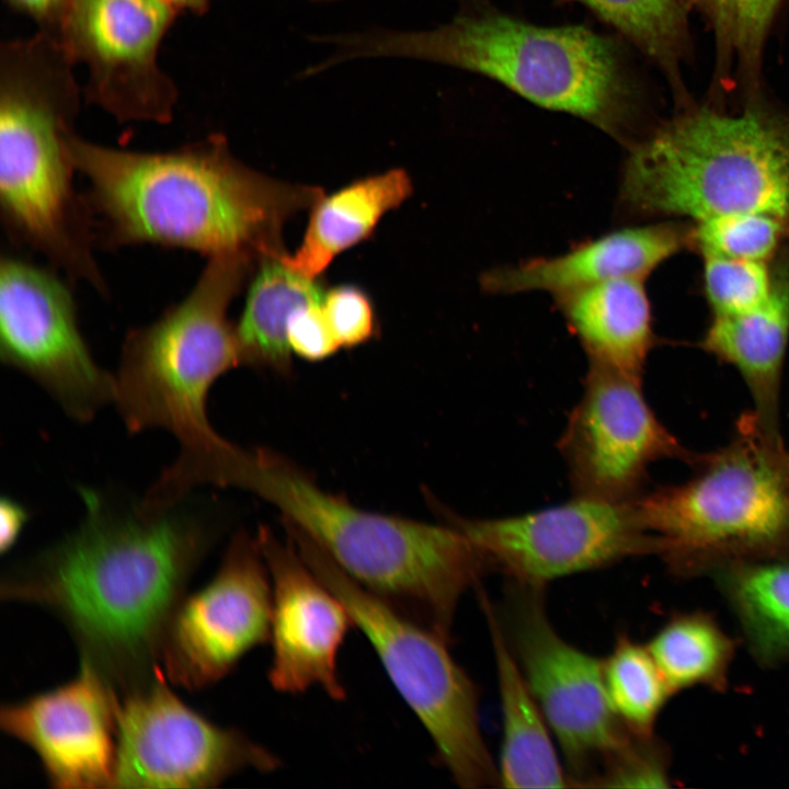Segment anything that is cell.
Listing matches in <instances>:
<instances>
[{
    "mask_svg": "<svg viewBox=\"0 0 789 789\" xmlns=\"http://www.w3.org/2000/svg\"><path fill=\"white\" fill-rule=\"evenodd\" d=\"M178 14L164 0H71L54 36L85 66L87 101L118 122L165 124L178 90L158 53Z\"/></svg>",
    "mask_w": 789,
    "mask_h": 789,
    "instance_id": "14",
    "label": "cell"
},
{
    "mask_svg": "<svg viewBox=\"0 0 789 789\" xmlns=\"http://www.w3.org/2000/svg\"><path fill=\"white\" fill-rule=\"evenodd\" d=\"M629 145L625 210L691 224L752 215L789 222V114L757 96L735 114L685 106Z\"/></svg>",
    "mask_w": 789,
    "mask_h": 789,
    "instance_id": "7",
    "label": "cell"
},
{
    "mask_svg": "<svg viewBox=\"0 0 789 789\" xmlns=\"http://www.w3.org/2000/svg\"><path fill=\"white\" fill-rule=\"evenodd\" d=\"M707 16L714 35L718 84L735 69L756 96L768 31L780 0H693Z\"/></svg>",
    "mask_w": 789,
    "mask_h": 789,
    "instance_id": "28",
    "label": "cell"
},
{
    "mask_svg": "<svg viewBox=\"0 0 789 789\" xmlns=\"http://www.w3.org/2000/svg\"><path fill=\"white\" fill-rule=\"evenodd\" d=\"M702 258V288L712 315H739L769 296L771 261L707 254Z\"/></svg>",
    "mask_w": 789,
    "mask_h": 789,
    "instance_id": "31",
    "label": "cell"
},
{
    "mask_svg": "<svg viewBox=\"0 0 789 789\" xmlns=\"http://www.w3.org/2000/svg\"><path fill=\"white\" fill-rule=\"evenodd\" d=\"M322 308L341 347H355L377 333V321L370 299L353 285H341L325 291Z\"/></svg>",
    "mask_w": 789,
    "mask_h": 789,
    "instance_id": "33",
    "label": "cell"
},
{
    "mask_svg": "<svg viewBox=\"0 0 789 789\" xmlns=\"http://www.w3.org/2000/svg\"><path fill=\"white\" fill-rule=\"evenodd\" d=\"M256 538L272 582L271 685L287 694L319 686L332 699L343 700L336 659L354 625L346 607L290 538L284 544L267 527H260Z\"/></svg>",
    "mask_w": 789,
    "mask_h": 789,
    "instance_id": "17",
    "label": "cell"
},
{
    "mask_svg": "<svg viewBox=\"0 0 789 789\" xmlns=\"http://www.w3.org/2000/svg\"><path fill=\"white\" fill-rule=\"evenodd\" d=\"M69 149L88 183L84 197L103 248L155 244L208 258L279 254L284 224L324 195L319 186L245 165L220 134L159 152L112 148L75 134Z\"/></svg>",
    "mask_w": 789,
    "mask_h": 789,
    "instance_id": "2",
    "label": "cell"
},
{
    "mask_svg": "<svg viewBox=\"0 0 789 789\" xmlns=\"http://www.w3.org/2000/svg\"><path fill=\"white\" fill-rule=\"evenodd\" d=\"M558 448L572 495L609 502L637 500L652 464L679 459L691 465L698 456L656 418L642 380L595 367L586 371Z\"/></svg>",
    "mask_w": 789,
    "mask_h": 789,
    "instance_id": "15",
    "label": "cell"
},
{
    "mask_svg": "<svg viewBox=\"0 0 789 789\" xmlns=\"http://www.w3.org/2000/svg\"><path fill=\"white\" fill-rule=\"evenodd\" d=\"M619 30L654 60L668 79L677 101L688 102L681 61L688 46L683 0H578Z\"/></svg>",
    "mask_w": 789,
    "mask_h": 789,
    "instance_id": "27",
    "label": "cell"
},
{
    "mask_svg": "<svg viewBox=\"0 0 789 789\" xmlns=\"http://www.w3.org/2000/svg\"><path fill=\"white\" fill-rule=\"evenodd\" d=\"M693 235L694 226L687 220L621 228L559 255L492 268L480 282L490 294L545 291L556 298L618 278L647 279L671 256L691 249Z\"/></svg>",
    "mask_w": 789,
    "mask_h": 789,
    "instance_id": "19",
    "label": "cell"
},
{
    "mask_svg": "<svg viewBox=\"0 0 789 789\" xmlns=\"http://www.w3.org/2000/svg\"><path fill=\"white\" fill-rule=\"evenodd\" d=\"M786 459H787V462H788V465H789V450H786Z\"/></svg>",
    "mask_w": 789,
    "mask_h": 789,
    "instance_id": "38",
    "label": "cell"
},
{
    "mask_svg": "<svg viewBox=\"0 0 789 789\" xmlns=\"http://www.w3.org/2000/svg\"><path fill=\"white\" fill-rule=\"evenodd\" d=\"M287 342L291 353L319 362L332 356L341 346L322 308V301L298 309L289 320Z\"/></svg>",
    "mask_w": 789,
    "mask_h": 789,
    "instance_id": "34",
    "label": "cell"
},
{
    "mask_svg": "<svg viewBox=\"0 0 789 789\" xmlns=\"http://www.w3.org/2000/svg\"><path fill=\"white\" fill-rule=\"evenodd\" d=\"M336 45L340 61L409 57L478 72L631 142L638 103L621 56L609 38L583 26H537L479 11L428 31L362 33Z\"/></svg>",
    "mask_w": 789,
    "mask_h": 789,
    "instance_id": "6",
    "label": "cell"
},
{
    "mask_svg": "<svg viewBox=\"0 0 789 789\" xmlns=\"http://www.w3.org/2000/svg\"><path fill=\"white\" fill-rule=\"evenodd\" d=\"M693 247L700 255L770 262L789 238V222L752 215L693 224Z\"/></svg>",
    "mask_w": 789,
    "mask_h": 789,
    "instance_id": "30",
    "label": "cell"
},
{
    "mask_svg": "<svg viewBox=\"0 0 789 789\" xmlns=\"http://www.w3.org/2000/svg\"><path fill=\"white\" fill-rule=\"evenodd\" d=\"M71 0H5L14 11L34 20L39 31L56 35Z\"/></svg>",
    "mask_w": 789,
    "mask_h": 789,
    "instance_id": "35",
    "label": "cell"
},
{
    "mask_svg": "<svg viewBox=\"0 0 789 789\" xmlns=\"http://www.w3.org/2000/svg\"><path fill=\"white\" fill-rule=\"evenodd\" d=\"M73 66L47 32L1 45L0 217L12 242L106 296L93 217L76 190L69 149L80 107Z\"/></svg>",
    "mask_w": 789,
    "mask_h": 789,
    "instance_id": "4",
    "label": "cell"
},
{
    "mask_svg": "<svg viewBox=\"0 0 789 789\" xmlns=\"http://www.w3.org/2000/svg\"><path fill=\"white\" fill-rule=\"evenodd\" d=\"M412 194L402 169L367 176L323 195L312 207L300 245L282 261L309 278H319L341 252L368 238L388 211Z\"/></svg>",
    "mask_w": 789,
    "mask_h": 789,
    "instance_id": "23",
    "label": "cell"
},
{
    "mask_svg": "<svg viewBox=\"0 0 789 789\" xmlns=\"http://www.w3.org/2000/svg\"><path fill=\"white\" fill-rule=\"evenodd\" d=\"M282 254L258 259L244 308L235 327L242 365L288 377L293 368L287 342L289 320L298 309L321 302L327 289L319 278H309L288 267Z\"/></svg>",
    "mask_w": 789,
    "mask_h": 789,
    "instance_id": "24",
    "label": "cell"
},
{
    "mask_svg": "<svg viewBox=\"0 0 789 789\" xmlns=\"http://www.w3.org/2000/svg\"><path fill=\"white\" fill-rule=\"evenodd\" d=\"M438 511L470 539L489 569L523 586L545 587L559 578L656 556L659 550L656 538L641 523L636 500L573 496L559 505L498 518Z\"/></svg>",
    "mask_w": 789,
    "mask_h": 789,
    "instance_id": "11",
    "label": "cell"
},
{
    "mask_svg": "<svg viewBox=\"0 0 789 789\" xmlns=\"http://www.w3.org/2000/svg\"><path fill=\"white\" fill-rule=\"evenodd\" d=\"M647 647L673 695L693 687L727 688L735 642L710 614L674 615Z\"/></svg>",
    "mask_w": 789,
    "mask_h": 789,
    "instance_id": "26",
    "label": "cell"
},
{
    "mask_svg": "<svg viewBox=\"0 0 789 789\" xmlns=\"http://www.w3.org/2000/svg\"><path fill=\"white\" fill-rule=\"evenodd\" d=\"M258 538L238 531L215 576L184 598L169 626L161 656L165 678L195 690L230 673L244 654L271 638L272 582Z\"/></svg>",
    "mask_w": 789,
    "mask_h": 789,
    "instance_id": "16",
    "label": "cell"
},
{
    "mask_svg": "<svg viewBox=\"0 0 789 789\" xmlns=\"http://www.w3.org/2000/svg\"><path fill=\"white\" fill-rule=\"evenodd\" d=\"M668 781L666 754L653 736H637L609 763L593 786L665 787Z\"/></svg>",
    "mask_w": 789,
    "mask_h": 789,
    "instance_id": "32",
    "label": "cell"
},
{
    "mask_svg": "<svg viewBox=\"0 0 789 789\" xmlns=\"http://www.w3.org/2000/svg\"><path fill=\"white\" fill-rule=\"evenodd\" d=\"M79 526L3 575V599L49 611L68 630L84 664L119 695L162 674L169 626L217 528L202 503L159 512L81 488Z\"/></svg>",
    "mask_w": 789,
    "mask_h": 789,
    "instance_id": "1",
    "label": "cell"
},
{
    "mask_svg": "<svg viewBox=\"0 0 789 789\" xmlns=\"http://www.w3.org/2000/svg\"><path fill=\"white\" fill-rule=\"evenodd\" d=\"M30 515L27 510L11 498H2L0 502V549L2 553L10 550L16 542Z\"/></svg>",
    "mask_w": 789,
    "mask_h": 789,
    "instance_id": "36",
    "label": "cell"
},
{
    "mask_svg": "<svg viewBox=\"0 0 789 789\" xmlns=\"http://www.w3.org/2000/svg\"><path fill=\"white\" fill-rule=\"evenodd\" d=\"M288 536L366 636L453 780L467 789L500 785L481 731L477 686L450 655L449 642L366 590L299 528L289 527Z\"/></svg>",
    "mask_w": 789,
    "mask_h": 789,
    "instance_id": "9",
    "label": "cell"
},
{
    "mask_svg": "<svg viewBox=\"0 0 789 789\" xmlns=\"http://www.w3.org/2000/svg\"><path fill=\"white\" fill-rule=\"evenodd\" d=\"M786 450L746 412L727 445L697 456L688 480L636 500L643 527L659 542L658 557L674 574L789 557Z\"/></svg>",
    "mask_w": 789,
    "mask_h": 789,
    "instance_id": "8",
    "label": "cell"
},
{
    "mask_svg": "<svg viewBox=\"0 0 789 789\" xmlns=\"http://www.w3.org/2000/svg\"><path fill=\"white\" fill-rule=\"evenodd\" d=\"M119 695L80 664L70 682L2 706V730L39 757L50 785L62 789L114 786Z\"/></svg>",
    "mask_w": 789,
    "mask_h": 789,
    "instance_id": "18",
    "label": "cell"
},
{
    "mask_svg": "<svg viewBox=\"0 0 789 789\" xmlns=\"http://www.w3.org/2000/svg\"><path fill=\"white\" fill-rule=\"evenodd\" d=\"M645 279L618 278L556 297L588 367L642 380L656 344Z\"/></svg>",
    "mask_w": 789,
    "mask_h": 789,
    "instance_id": "21",
    "label": "cell"
},
{
    "mask_svg": "<svg viewBox=\"0 0 789 789\" xmlns=\"http://www.w3.org/2000/svg\"><path fill=\"white\" fill-rule=\"evenodd\" d=\"M789 342V241L771 260L767 299L739 315H712L700 340L701 350L734 367L754 403L766 434L780 435V388Z\"/></svg>",
    "mask_w": 789,
    "mask_h": 789,
    "instance_id": "20",
    "label": "cell"
},
{
    "mask_svg": "<svg viewBox=\"0 0 789 789\" xmlns=\"http://www.w3.org/2000/svg\"><path fill=\"white\" fill-rule=\"evenodd\" d=\"M179 13L191 12L197 15L204 14L209 9V0H164Z\"/></svg>",
    "mask_w": 789,
    "mask_h": 789,
    "instance_id": "37",
    "label": "cell"
},
{
    "mask_svg": "<svg viewBox=\"0 0 789 789\" xmlns=\"http://www.w3.org/2000/svg\"><path fill=\"white\" fill-rule=\"evenodd\" d=\"M254 268L243 252L208 258L181 301L124 339L114 404L130 433L162 428L180 447L139 501L145 511L168 510L204 484L231 487L243 448L213 428L206 403L219 376L242 365L228 309Z\"/></svg>",
    "mask_w": 789,
    "mask_h": 789,
    "instance_id": "3",
    "label": "cell"
},
{
    "mask_svg": "<svg viewBox=\"0 0 789 789\" xmlns=\"http://www.w3.org/2000/svg\"><path fill=\"white\" fill-rule=\"evenodd\" d=\"M512 584L500 621L508 645L570 770L592 786L634 740L607 697L603 660L565 641L548 619L544 587Z\"/></svg>",
    "mask_w": 789,
    "mask_h": 789,
    "instance_id": "10",
    "label": "cell"
},
{
    "mask_svg": "<svg viewBox=\"0 0 789 789\" xmlns=\"http://www.w3.org/2000/svg\"><path fill=\"white\" fill-rule=\"evenodd\" d=\"M495 662L503 740L498 765L506 788H561L569 777L554 748L551 731L508 645L499 615L478 587Z\"/></svg>",
    "mask_w": 789,
    "mask_h": 789,
    "instance_id": "22",
    "label": "cell"
},
{
    "mask_svg": "<svg viewBox=\"0 0 789 789\" xmlns=\"http://www.w3.org/2000/svg\"><path fill=\"white\" fill-rule=\"evenodd\" d=\"M753 658L789 661V557L744 561L713 573Z\"/></svg>",
    "mask_w": 789,
    "mask_h": 789,
    "instance_id": "25",
    "label": "cell"
},
{
    "mask_svg": "<svg viewBox=\"0 0 789 789\" xmlns=\"http://www.w3.org/2000/svg\"><path fill=\"white\" fill-rule=\"evenodd\" d=\"M321 1H338V0H321Z\"/></svg>",
    "mask_w": 789,
    "mask_h": 789,
    "instance_id": "39",
    "label": "cell"
},
{
    "mask_svg": "<svg viewBox=\"0 0 789 789\" xmlns=\"http://www.w3.org/2000/svg\"><path fill=\"white\" fill-rule=\"evenodd\" d=\"M162 674L121 697L116 710L115 788H213L230 776L271 773L279 758L235 728L188 708Z\"/></svg>",
    "mask_w": 789,
    "mask_h": 789,
    "instance_id": "13",
    "label": "cell"
},
{
    "mask_svg": "<svg viewBox=\"0 0 789 789\" xmlns=\"http://www.w3.org/2000/svg\"><path fill=\"white\" fill-rule=\"evenodd\" d=\"M610 706L627 730L653 736L658 718L673 695L647 644L620 636L603 660Z\"/></svg>",
    "mask_w": 789,
    "mask_h": 789,
    "instance_id": "29",
    "label": "cell"
},
{
    "mask_svg": "<svg viewBox=\"0 0 789 789\" xmlns=\"http://www.w3.org/2000/svg\"><path fill=\"white\" fill-rule=\"evenodd\" d=\"M240 489L272 503L356 582L448 641L459 599L489 569L454 525L361 510L265 449L250 450Z\"/></svg>",
    "mask_w": 789,
    "mask_h": 789,
    "instance_id": "5",
    "label": "cell"
},
{
    "mask_svg": "<svg viewBox=\"0 0 789 789\" xmlns=\"http://www.w3.org/2000/svg\"><path fill=\"white\" fill-rule=\"evenodd\" d=\"M14 254L0 260V358L41 386L71 419L89 422L115 399V375L81 334L69 283Z\"/></svg>",
    "mask_w": 789,
    "mask_h": 789,
    "instance_id": "12",
    "label": "cell"
}]
</instances>
